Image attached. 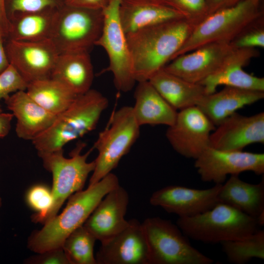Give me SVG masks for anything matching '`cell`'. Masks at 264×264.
<instances>
[{
  "instance_id": "cell-3",
  "label": "cell",
  "mask_w": 264,
  "mask_h": 264,
  "mask_svg": "<svg viewBox=\"0 0 264 264\" xmlns=\"http://www.w3.org/2000/svg\"><path fill=\"white\" fill-rule=\"evenodd\" d=\"M108 105V99L96 90L78 95L47 130L31 141L37 153L63 149L67 143L93 130Z\"/></svg>"
},
{
  "instance_id": "cell-30",
  "label": "cell",
  "mask_w": 264,
  "mask_h": 264,
  "mask_svg": "<svg viewBox=\"0 0 264 264\" xmlns=\"http://www.w3.org/2000/svg\"><path fill=\"white\" fill-rule=\"evenodd\" d=\"M96 241L83 225L71 232L62 246L69 264H97L94 255Z\"/></svg>"
},
{
  "instance_id": "cell-32",
  "label": "cell",
  "mask_w": 264,
  "mask_h": 264,
  "mask_svg": "<svg viewBox=\"0 0 264 264\" xmlns=\"http://www.w3.org/2000/svg\"><path fill=\"white\" fill-rule=\"evenodd\" d=\"M26 201L29 206L37 212L32 216V221L37 223L52 205L51 190L43 185L34 186L27 193Z\"/></svg>"
},
{
  "instance_id": "cell-20",
  "label": "cell",
  "mask_w": 264,
  "mask_h": 264,
  "mask_svg": "<svg viewBox=\"0 0 264 264\" xmlns=\"http://www.w3.org/2000/svg\"><path fill=\"white\" fill-rule=\"evenodd\" d=\"M4 100L16 118V134L23 140H33L47 130L57 116L37 103L26 90L14 92Z\"/></svg>"
},
{
  "instance_id": "cell-10",
  "label": "cell",
  "mask_w": 264,
  "mask_h": 264,
  "mask_svg": "<svg viewBox=\"0 0 264 264\" xmlns=\"http://www.w3.org/2000/svg\"><path fill=\"white\" fill-rule=\"evenodd\" d=\"M121 0H109L107 6L102 10V30L95 45L102 47L106 51L109 66L105 70L112 73L116 88L126 92L133 88L136 81L132 73L126 34L119 19Z\"/></svg>"
},
{
  "instance_id": "cell-28",
  "label": "cell",
  "mask_w": 264,
  "mask_h": 264,
  "mask_svg": "<svg viewBox=\"0 0 264 264\" xmlns=\"http://www.w3.org/2000/svg\"><path fill=\"white\" fill-rule=\"evenodd\" d=\"M26 92L39 105L56 115L66 109L78 95L51 78L28 83Z\"/></svg>"
},
{
  "instance_id": "cell-26",
  "label": "cell",
  "mask_w": 264,
  "mask_h": 264,
  "mask_svg": "<svg viewBox=\"0 0 264 264\" xmlns=\"http://www.w3.org/2000/svg\"><path fill=\"white\" fill-rule=\"evenodd\" d=\"M219 202L229 205L256 218L264 210V182L252 184L242 180L239 175H231L222 184Z\"/></svg>"
},
{
  "instance_id": "cell-4",
  "label": "cell",
  "mask_w": 264,
  "mask_h": 264,
  "mask_svg": "<svg viewBox=\"0 0 264 264\" xmlns=\"http://www.w3.org/2000/svg\"><path fill=\"white\" fill-rule=\"evenodd\" d=\"M262 1L243 0L207 15L195 27L172 60L207 44L230 43L249 27L264 21Z\"/></svg>"
},
{
  "instance_id": "cell-38",
  "label": "cell",
  "mask_w": 264,
  "mask_h": 264,
  "mask_svg": "<svg viewBox=\"0 0 264 264\" xmlns=\"http://www.w3.org/2000/svg\"><path fill=\"white\" fill-rule=\"evenodd\" d=\"M243 0H205L207 15L218 10L233 6Z\"/></svg>"
},
{
  "instance_id": "cell-15",
  "label": "cell",
  "mask_w": 264,
  "mask_h": 264,
  "mask_svg": "<svg viewBox=\"0 0 264 264\" xmlns=\"http://www.w3.org/2000/svg\"><path fill=\"white\" fill-rule=\"evenodd\" d=\"M95 258L97 264H150L142 223L129 220L124 229L101 242Z\"/></svg>"
},
{
  "instance_id": "cell-22",
  "label": "cell",
  "mask_w": 264,
  "mask_h": 264,
  "mask_svg": "<svg viewBox=\"0 0 264 264\" xmlns=\"http://www.w3.org/2000/svg\"><path fill=\"white\" fill-rule=\"evenodd\" d=\"M264 98V91L225 86L220 91L205 95L197 107L215 126L237 110Z\"/></svg>"
},
{
  "instance_id": "cell-31",
  "label": "cell",
  "mask_w": 264,
  "mask_h": 264,
  "mask_svg": "<svg viewBox=\"0 0 264 264\" xmlns=\"http://www.w3.org/2000/svg\"><path fill=\"white\" fill-rule=\"evenodd\" d=\"M8 19L14 15L35 12L63 6L64 0H4Z\"/></svg>"
},
{
  "instance_id": "cell-41",
  "label": "cell",
  "mask_w": 264,
  "mask_h": 264,
  "mask_svg": "<svg viewBox=\"0 0 264 264\" xmlns=\"http://www.w3.org/2000/svg\"><path fill=\"white\" fill-rule=\"evenodd\" d=\"M257 224L259 226L264 225V210L261 212L256 218Z\"/></svg>"
},
{
  "instance_id": "cell-35",
  "label": "cell",
  "mask_w": 264,
  "mask_h": 264,
  "mask_svg": "<svg viewBox=\"0 0 264 264\" xmlns=\"http://www.w3.org/2000/svg\"><path fill=\"white\" fill-rule=\"evenodd\" d=\"M234 48L264 47V21L245 30L230 43Z\"/></svg>"
},
{
  "instance_id": "cell-7",
  "label": "cell",
  "mask_w": 264,
  "mask_h": 264,
  "mask_svg": "<svg viewBox=\"0 0 264 264\" xmlns=\"http://www.w3.org/2000/svg\"><path fill=\"white\" fill-rule=\"evenodd\" d=\"M140 128L132 107H122L112 113L93 147L97 150L98 155L94 160L95 167L88 186L97 182L117 167L138 138Z\"/></svg>"
},
{
  "instance_id": "cell-2",
  "label": "cell",
  "mask_w": 264,
  "mask_h": 264,
  "mask_svg": "<svg viewBox=\"0 0 264 264\" xmlns=\"http://www.w3.org/2000/svg\"><path fill=\"white\" fill-rule=\"evenodd\" d=\"M119 184L117 176L110 173L86 190L72 194L61 214L30 236L28 247L37 253L62 247L67 237L83 225L105 195Z\"/></svg>"
},
{
  "instance_id": "cell-23",
  "label": "cell",
  "mask_w": 264,
  "mask_h": 264,
  "mask_svg": "<svg viewBox=\"0 0 264 264\" xmlns=\"http://www.w3.org/2000/svg\"><path fill=\"white\" fill-rule=\"evenodd\" d=\"M132 107L138 124L166 125L174 123L177 112L157 92L149 81L137 82Z\"/></svg>"
},
{
  "instance_id": "cell-11",
  "label": "cell",
  "mask_w": 264,
  "mask_h": 264,
  "mask_svg": "<svg viewBox=\"0 0 264 264\" xmlns=\"http://www.w3.org/2000/svg\"><path fill=\"white\" fill-rule=\"evenodd\" d=\"M195 167L204 182L223 184L227 176L250 171L264 173V154L222 151L208 147L196 159Z\"/></svg>"
},
{
  "instance_id": "cell-42",
  "label": "cell",
  "mask_w": 264,
  "mask_h": 264,
  "mask_svg": "<svg viewBox=\"0 0 264 264\" xmlns=\"http://www.w3.org/2000/svg\"><path fill=\"white\" fill-rule=\"evenodd\" d=\"M2 205V199L1 198H0V207Z\"/></svg>"
},
{
  "instance_id": "cell-21",
  "label": "cell",
  "mask_w": 264,
  "mask_h": 264,
  "mask_svg": "<svg viewBox=\"0 0 264 264\" xmlns=\"http://www.w3.org/2000/svg\"><path fill=\"white\" fill-rule=\"evenodd\" d=\"M119 16L126 34L166 21L186 18L158 0H121Z\"/></svg>"
},
{
  "instance_id": "cell-17",
  "label": "cell",
  "mask_w": 264,
  "mask_h": 264,
  "mask_svg": "<svg viewBox=\"0 0 264 264\" xmlns=\"http://www.w3.org/2000/svg\"><path fill=\"white\" fill-rule=\"evenodd\" d=\"M217 126L210 136V147L240 151L256 143H264V112L244 116L236 112Z\"/></svg>"
},
{
  "instance_id": "cell-34",
  "label": "cell",
  "mask_w": 264,
  "mask_h": 264,
  "mask_svg": "<svg viewBox=\"0 0 264 264\" xmlns=\"http://www.w3.org/2000/svg\"><path fill=\"white\" fill-rule=\"evenodd\" d=\"M28 82L11 64L0 74V101L12 92L26 90Z\"/></svg>"
},
{
  "instance_id": "cell-33",
  "label": "cell",
  "mask_w": 264,
  "mask_h": 264,
  "mask_svg": "<svg viewBox=\"0 0 264 264\" xmlns=\"http://www.w3.org/2000/svg\"><path fill=\"white\" fill-rule=\"evenodd\" d=\"M198 23L207 15L205 0H158Z\"/></svg>"
},
{
  "instance_id": "cell-12",
  "label": "cell",
  "mask_w": 264,
  "mask_h": 264,
  "mask_svg": "<svg viewBox=\"0 0 264 264\" xmlns=\"http://www.w3.org/2000/svg\"><path fill=\"white\" fill-rule=\"evenodd\" d=\"M215 126L197 107L180 110L168 127L166 136L173 149L186 158L196 159L208 147Z\"/></svg>"
},
{
  "instance_id": "cell-9",
  "label": "cell",
  "mask_w": 264,
  "mask_h": 264,
  "mask_svg": "<svg viewBox=\"0 0 264 264\" xmlns=\"http://www.w3.org/2000/svg\"><path fill=\"white\" fill-rule=\"evenodd\" d=\"M103 24L102 10L65 4L58 9L50 40L59 54L88 52L100 37Z\"/></svg>"
},
{
  "instance_id": "cell-18",
  "label": "cell",
  "mask_w": 264,
  "mask_h": 264,
  "mask_svg": "<svg viewBox=\"0 0 264 264\" xmlns=\"http://www.w3.org/2000/svg\"><path fill=\"white\" fill-rule=\"evenodd\" d=\"M129 203L128 193L119 184L102 199L83 226L101 242L110 239L128 224Z\"/></svg>"
},
{
  "instance_id": "cell-40",
  "label": "cell",
  "mask_w": 264,
  "mask_h": 264,
  "mask_svg": "<svg viewBox=\"0 0 264 264\" xmlns=\"http://www.w3.org/2000/svg\"><path fill=\"white\" fill-rule=\"evenodd\" d=\"M5 37L0 29V74L10 65L4 47Z\"/></svg>"
},
{
  "instance_id": "cell-29",
  "label": "cell",
  "mask_w": 264,
  "mask_h": 264,
  "mask_svg": "<svg viewBox=\"0 0 264 264\" xmlns=\"http://www.w3.org/2000/svg\"><path fill=\"white\" fill-rule=\"evenodd\" d=\"M227 260L234 264H244L253 258L264 259V231L258 230L247 237L220 243Z\"/></svg>"
},
{
  "instance_id": "cell-24",
  "label": "cell",
  "mask_w": 264,
  "mask_h": 264,
  "mask_svg": "<svg viewBox=\"0 0 264 264\" xmlns=\"http://www.w3.org/2000/svg\"><path fill=\"white\" fill-rule=\"evenodd\" d=\"M148 81L176 110L197 106L206 94L204 87L200 84L187 81L163 68L154 74Z\"/></svg>"
},
{
  "instance_id": "cell-37",
  "label": "cell",
  "mask_w": 264,
  "mask_h": 264,
  "mask_svg": "<svg viewBox=\"0 0 264 264\" xmlns=\"http://www.w3.org/2000/svg\"><path fill=\"white\" fill-rule=\"evenodd\" d=\"M66 4L91 9L103 10L109 0H64Z\"/></svg>"
},
{
  "instance_id": "cell-19",
  "label": "cell",
  "mask_w": 264,
  "mask_h": 264,
  "mask_svg": "<svg viewBox=\"0 0 264 264\" xmlns=\"http://www.w3.org/2000/svg\"><path fill=\"white\" fill-rule=\"evenodd\" d=\"M259 56L255 48H234L221 66L199 84L206 94L216 91L221 85L264 91V78L250 74L243 69L250 61Z\"/></svg>"
},
{
  "instance_id": "cell-27",
  "label": "cell",
  "mask_w": 264,
  "mask_h": 264,
  "mask_svg": "<svg viewBox=\"0 0 264 264\" xmlns=\"http://www.w3.org/2000/svg\"><path fill=\"white\" fill-rule=\"evenodd\" d=\"M58 9L18 14L8 19L6 40L41 41L50 40Z\"/></svg>"
},
{
  "instance_id": "cell-5",
  "label": "cell",
  "mask_w": 264,
  "mask_h": 264,
  "mask_svg": "<svg viewBox=\"0 0 264 264\" xmlns=\"http://www.w3.org/2000/svg\"><path fill=\"white\" fill-rule=\"evenodd\" d=\"M176 224L189 239L210 244L245 238L259 227L256 218L220 202L196 216L178 217Z\"/></svg>"
},
{
  "instance_id": "cell-6",
  "label": "cell",
  "mask_w": 264,
  "mask_h": 264,
  "mask_svg": "<svg viewBox=\"0 0 264 264\" xmlns=\"http://www.w3.org/2000/svg\"><path fill=\"white\" fill-rule=\"evenodd\" d=\"M84 143H80L70 153V158L64 156L63 149L47 153H38L44 168L52 176V203L45 214L38 221L45 224L57 215L65 200L74 193L82 190L87 178L92 173L95 161L87 158L92 149L84 154Z\"/></svg>"
},
{
  "instance_id": "cell-39",
  "label": "cell",
  "mask_w": 264,
  "mask_h": 264,
  "mask_svg": "<svg viewBox=\"0 0 264 264\" xmlns=\"http://www.w3.org/2000/svg\"><path fill=\"white\" fill-rule=\"evenodd\" d=\"M13 117L12 113L0 112V138L6 136L9 132Z\"/></svg>"
},
{
  "instance_id": "cell-14",
  "label": "cell",
  "mask_w": 264,
  "mask_h": 264,
  "mask_svg": "<svg viewBox=\"0 0 264 264\" xmlns=\"http://www.w3.org/2000/svg\"><path fill=\"white\" fill-rule=\"evenodd\" d=\"M222 184H216L206 189L167 186L154 192L150 203L179 218L192 217L208 211L219 202L218 196Z\"/></svg>"
},
{
  "instance_id": "cell-25",
  "label": "cell",
  "mask_w": 264,
  "mask_h": 264,
  "mask_svg": "<svg viewBox=\"0 0 264 264\" xmlns=\"http://www.w3.org/2000/svg\"><path fill=\"white\" fill-rule=\"evenodd\" d=\"M93 69L88 52L61 53L51 78L65 85L77 95L91 89Z\"/></svg>"
},
{
  "instance_id": "cell-16",
  "label": "cell",
  "mask_w": 264,
  "mask_h": 264,
  "mask_svg": "<svg viewBox=\"0 0 264 264\" xmlns=\"http://www.w3.org/2000/svg\"><path fill=\"white\" fill-rule=\"evenodd\" d=\"M234 49L228 43L207 44L176 57L163 69L187 81L199 84L221 66Z\"/></svg>"
},
{
  "instance_id": "cell-13",
  "label": "cell",
  "mask_w": 264,
  "mask_h": 264,
  "mask_svg": "<svg viewBox=\"0 0 264 264\" xmlns=\"http://www.w3.org/2000/svg\"><path fill=\"white\" fill-rule=\"evenodd\" d=\"M4 47L10 64L28 83L50 78L60 54L50 40L30 42L7 39Z\"/></svg>"
},
{
  "instance_id": "cell-8",
  "label": "cell",
  "mask_w": 264,
  "mask_h": 264,
  "mask_svg": "<svg viewBox=\"0 0 264 264\" xmlns=\"http://www.w3.org/2000/svg\"><path fill=\"white\" fill-rule=\"evenodd\" d=\"M150 264H212L214 260L193 247L177 224L159 217L142 223Z\"/></svg>"
},
{
  "instance_id": "cell-36",
  "label": "cell",
  "mask_w": 264,
  "mask_h": 264,
  "mask_svg": "<svg viewBox=\"0 0 264 264\" xmlns=\"http://www.w3.org/2000/svg\"><path fill=\"white\" fill-rule=\"evenodd\" d=\"M24 261L28 264H69L62 247L56 248L37 253Z\"/></svg>"
},
{
  "instance_id": "cell-43",
  "label": "cell",
  "mask_w": 264,
  "mask_h": 264,
  "mask_svg": "<svg viewBox=\"0 0 264 264\" xmlns=\"http://www.w3.org/2000/svg\"><path fill=\"white\" fill-rule=\"evenodd\" d=\"M2 111V110L0 108V112Z\"/></svg>"
},
{
  "instance_id": "cell-1",
  "label": "cell",
  "mask_w": 264,
  "mask_h": 264,
  "mask_svg": "<svg viewBox=\"0 0 264 264\" xmlns=\"http://www.w3.org/2000/svg\"><path fill=\"white\" fill-rule=\"evenodd\" d=\"M198 23L170 20L126 34L136 82L148 81L171 61Z\"/></svg>"
}]
</instances>
